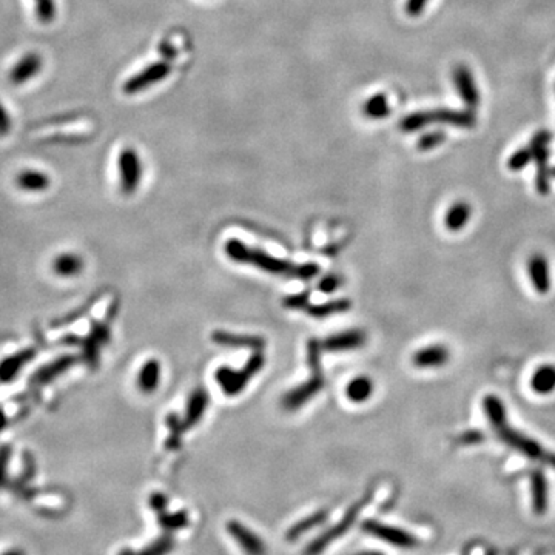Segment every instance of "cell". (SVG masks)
I'll return each instance as SVG.
<instances>
[{"label": "cell", "instance_id": "6da1fadb", "mask_svg": "<svg viewBox=\"0 0 555 555\" xmlns=\"http://www.w3.org/2000/svg\"><path fill=\"white\" fill-rule=\"evenodd\" d=\"M225 253L231 261L254 266L272 275L310 280V278H315L319 273V267L317 264H291L289 261L273 258L264 252L257 250V248L248 247L238 239H230L225 244Z\"/></svg>", "mask_w": 555, "mask_h": 555}, {"label": "cell", "instance_id": "7a4b0ae2", "mask_svg": "<svg viewBox=\"0 0 555 555\" xmlns=\"http://www.w3.org/2000/svg\"><path fill=\"white\" fill-rule=\"evenodd\" d=\"M430 123H446L458 128H473L477 123V116L471 109H452L440 108L434 112H416L401 119L400 128L404 133H413L425 128Z\"/></svg>", "mask_w": 555, "mask_h": 555}, {"label": "cell", "instance_id": "3957f363", "mask_svg": "<svg viewBox=\"0 0 555 555\" xmlns=\"http://www.w3.org/2000/svg\"><path fill=\"white\" fill-rule=\"evenodd\" d=\"M495 432H496V435L500 436V440L503 443H506L509 448L518 450L526 458L532 459V462H538V463H543L546 466L555 467V454H554V452L543 448L542 444L534 440V438H531L528 435L522 434L520 430H515L512 427H509V425H505L503 427L496 429Z\"/></svg>", "mask_w": 555, "mask_h": 555}, {"label": "cell", "instance_id": "277c9868", "mask_svg": "<svg viewBox=\"0 0 555 555\" xmlns=\"http://www.w3.org/2000/svg\"><path fill=\"white\" fill-rule=\"evenodd\" d=\"M262 366H264V356H262V353L257 352L241 370H233L230 367H219L216 370L215 378L218 384L221 386V389L227 393L229 397H236L238 393L245 389L248 381L258 374Z\"/></svg>", "mask_w": 555, "mask_h": 555}, {"label": "cell", "instance_id": "5b68a950", "mask_svg": "<svg viewBox=\"0 0 555 555\" xmlns=\"http://www.w3.org/2000/svg\"><path fill=\"white\" fill-rule=\"evenodd\" d=\"M552 139L551 131L547 130H540L537 133L532 136L529 142V149L532 151V156L535 159L537 164V178H535V185L537 192L540 195H547L549 193V178H551V170L547 167V160H549V142Z\"/></svg>", "mask_w": 555, "mask_h": 555}, {"label": "cell", "instance_id": "8992f818", "mask_svg": "<svg viewBox=\"0 0 555 555\" xmlns=\"http://www.w3.org/2000/svg\"><path fill=\"white\" fill-rule=\"evenodd\" d=\"M119 184L123 195H133L139 188L142 179V164L137 151L133 149H123L118 160Z\"/></svg>", "mask_w": 555, "mask_h": 555}, {"label": "cell", "instance_id": "52a82bcc", "mask_svg": "<svg viewBox=\"0 0 555 555\" xmlns=\"http://www.w3.org/2000/svg\"><path fill=\"white\" fill-rule=\"evenodd\" d=\"M312 378L304 384L295 387L294 390L286 393V397L282 398V407L286 411H296L303 404L307 403L317 393L324 387V377L323 369H312Z\"/></svg>", "mask_w": 555, "mask_h": 555}, {"label": "cell", "instance_id": "ba28073f", "mask_svg": "<svg viewBox=\"0 0 555 555\" xmlns=\"http://www.w3.org/2000/svg\"><path fill=\"white\" fill-rule=\"evenodd\" d=\"M169 75H170V65L165 62H156L150 65V67L144 68L142 71H139L137 75L131 76L127 82L123 84L122 90L126 94H137L160 82V80H164Z\"/></svg>", "mask_w": 555, "mask_h": 555}, {"label": "cell", "instance_id": "9c48e42d", "mask_svg": "<svg viewBox=\"0 0 555 555\" xmlns=\"http://www.w3.org/2000/svg\"><path fill=\"white\" fill-rule=\"evenodd\" d=\"M452 80H454L455 90L459 98L469 108H477L480 105V91L477 89L476 79L472 76V71L466 65H457L452 71Z\"/></svg>", "mask_w": 555, "mask_h": 555}, {"label": "cell", "instance_id": "30bf717a", "mask_svg": "<svg viewBox=\"0 0 555 555\" xmlns=\"http://www.w3.org/2000/svg\"><path fill=\"white\" fill-rule=\"evenodd\" d=\"M43 67L42 56L38 53H28L20 57L17 63L10 70L8 80L14 86L24 85L39 75Z\"/></svg>", "mask_w": 555, "mask_h": 555}, {"label": "cell", "instance_id": "8fae6325", "mask_svg": "<svg viewBox=\"0 0 555 555\" xmlns=\"http://www.w3.org/2000/svg\"><path fill=\"white\" fill-rule=\"evenodd\" d=\"M528 275L532 287L538 294H547L551 290V268L549 262L542 253H534L528 259Z\"/></svg>", "mask_w": 555, "mask_h": 555}, {"label": "cell", "instance_id": "7c38bea8", "mask_svg": "<svg viewBox=\"0 0 555 555\" xmlns=\"http://www.w3.org/2000/svg\"><path fill=\"white\" fill-rule=\"evenodd\" d=\"M450 360V350L443 344L427 346L416 350L412 356V363L418 369H438L446 366Z\"/></svg>", "mask_w": 555, "mask_h": 555}, {"label": "cell", "instance_id": "4fadbf2b", "mask_svg": "<svg viewBox=\"0 0 555 555\" xmlns=\"http://www.w3.org/2000/svg\"><path fill=\"white\" fill-rule=\"evenodd\" d=\"M367 337L363 330H349L344 333L333 335L321 342V347L328 352H344V350L361 349L366 344Z\"/></svg>", "mask_w": 555, "mask_h": 555}, {"label": "cell", "instance_id": "5bb4252c", "mask_svg": "<svg viewBox=\"0 0 555 555\" xmlns=\"http://www.w3.org/2000/svg\"><path fill=\"white\" fill-rule=\"evenodd\" d=\"M211 340H213L216 344H221L224 347H236V349H252V350H259L264 349L266 341L259 337H253V335H235L229 332H221L216 330L211 335Z\"/></svg>", "mask_w": 555, "mask_h": 555}, {"label": "cell", "instance_id": "9a60e30c", "mask_svg": "<svg viewBox=\"0 0 555 555\" xmlns=\"http://www.w3.org/2000/svg\"><path fill=\"white\" fill-rule=\"evenodd\" d=\"M16 185L22 192L42 193L51 187V179L47 173L40 170H22L16 176Z\"/></svg>", "mask_w": 555, "mask_h": 555}, {"label": "cell", "instance_id": "2e32d148", "mask_svg": "<svg viewBox=\"0 0 555 555\" xmlns=\"http://www.w3.org/2000/svg\"><path fill=\"white\" fill-rule=\"evenodd\" d=\"M51 267H53V272L57 276L75 278L84 272L85 261L77 253L65 252V253L57 254V257L53 259V264H51Z\"/></svg>", "mask_w": 555, "mask_h": 555}, {"label": "cell", "instance_id": "e0dca14e", "mask_svg": "<svg viewBox=\"0 0 555 555\" xmlns=\"http://www.w3.org/2000/svg\"><path fill=\"white\" fill-rule=\"evenodd\" d=\"M207 404H208L207 392L204 389L193 390V393L188 398L185 416H184V420H182V426H184V430H188V429H192L195 425H198L202 418L204 412H206Z\"/></svg>", "mask_w": 555, "mask_h": 555}, {"label": "cell", "instance_id": "ac0fdd59", "mask_svg": "<svg viewBox=\"0 0 555 555\" xmlns=\"http://www.w3.org/2000/svg\"><path fill=\"white\" fill-rule=\"evenodd\" d=\"M472 207L464 201H458L449 207L446 216H444V225L450 231L463 230L467 222L471 221Z\"/></svg>", "mask_w": 555, "mask_h": 555}, {"label": "cell", "instance_id": "d6986e66", "mask_svg": "<svg viewBox=\"0 0 555 555\" xmlns=\"http://www.w3.org/2000/svg\"><path fill=\"white\" fill-rule=\"evenodd\" d=\"M531 387L538 395H549V393H552L555 390V366H552V364L540 366L531 378Z\"/></svg>", "mask_w": 555, "mask_h": 555}, {"label": "cell", "instance_id": "ffe728a7", "mask_svg": "<svg viewBox=\"0 0 555 555\" xmlns=\"http://www.w3.org/2000/svg\"><path fill=\"white\" fill-rule=\"evenodd\" d=\"M483 409L489 420V425H491L495 430L508 425V412L501 398H499L496 395L485 397Z\"/></svg>", "mask_w": 555, "mask_h": 555}, {"label": "cell", "instance_id": "44dd1931", "mask_svg": "<svg viewBox=\"0 0 555 555\" xmlns=\"http://www.w3.org/2000/svg\"><path fill=\"white\" fill-rule=\"evenodd\" d=\"M532 508L537 514H545L547 509V483L543 472L534 471L531 476Z\"/></svg>", "mask_w": 555, "mask_h": 555}, {"label": "cell", "instance_id": "7402d4cb", "mask_svg": "<svg viewBox=\"0 0 555 555\" xmlns=\"http://www.w3.org/2000/svg\"><path fill=\"white\" fill-rule=\"evenodd\" d=\"M160 379V364L156 360H149L137 375V387L144 393H151L158 389Z\"/></svg>", "mask_w": 555, "mask_h": 555}, {"label": "cell", "instance_id": "603a6c76", "mask_svg": "<svg viewBox=\"0 0 555 555\" xmlns=\"http://www.w3.org/2000/svg\"><path fill=\"white\" fill-rule=\"evenodd\" d=\"M374 393V381L367 377H356L347 384L346 395L353 403H364Z\"/></svg>", "mask_w": 555, "mask_h": 555}, {"label": "cell", "instance_id": "cb8c5ba5", "mask_svg": "<svg viewBox=\"0 0 555 555\" xmlns=\"http://www.w3.org/2000/svg\"><path fill=\"white\" fill-rule=\"evenodd\" d=\"M367 528L374 532L375 535L381 537L387 542H390L392 545H397V546H413L415 545V540L406 534V532H401L400 529H393V528H387V526H381L378 523H369Z\"/></svg>", "mask_w": 555, "mask_h": 555}, {"label": "cell", "instance_id": "d4e9b609", "mask_svg": "<svg viewBox=\"0 0 555 555\" xmlns=\"http://www.w3.org/2000/svg\"><path fill=\"white\" fill-rule=\"evenodd\" d=\"M350 309L349 299H337V301H330L319 305H305V312L313 318H326L330 315H337V313H344Z\"/></svg>", "mask_w": 555, "mask_h": 555}, {"label": "cell", "instance_id": "484cf974", "mask_svg": "<svg viewBox=\"0 0 555 555\" xmlns=\"http://www.w3.org/2000/svg\"><path fill=\"white\" fill-rule=\"evenodd\" d=\"M363 112L370 119L387 118L390 114L389 100H387L384 94H375V96L367 99V102L363 107Z\"/></svg>", "mask_w": 555, "mask_h": 555}, {"label": "cell", "instance_id": "4316f807", "mask_svg": "<svg viewBox=\"0 0 555 555\" xmlns=\"http://www.w3.org/2000/svg\"><path fill=\"white\" fill-rule=\"evenodd\" d=\"M167 426L170 429V436L167 440V448L169 449H178L181 446V436L185 432L184 426H182V420H179L178 415H169L167 416Z\"/></svg>", "mask_w": 555, "mask_h": 555}, {"label": "cell", "instance_id": "83f0119b", "mask_svg": "<svg viewBox=\"0 0 555 555\" xmlns=\"http://www.w3.org/2000/svg\"><path fill=\"white\" fill-rule=\"evenodd\" d=\"M30 360L25 353L17 355V356H11L10 360H6L2 367H0V378L3 379V381H8L13 377H16V374L19 372V369L24 366V364Z\"/></svg>", "mask_w": 555, "mask_h": 555}, {"label": "cell", "instance_id": "f1b7e54d", "mask_svg": "<svg viewBox=\"0 0 555 555\" xmlns=\"http://www.w3.org/2000/svg\"><path fill=\"white\" fill-rule=\"evenodd\" d=\"M36 16L42 24H51L56 19V2L54 0H34Z\"/></svg>", "mask_w": 555, "mask_h": 555}, {"label": "cell", "instance_id": "f546056e", "mask_svg": "<svg viewBox=\"0 0 555 555\" xmlns=\"http://www.w3.org/2000/svg\"><path fill=\"white\" fill-rule=\"evenodd\" d=\"M532 159H534V156H532V151H531L529 145H528V147L517 150V151L514 153V155L509 158V160H508V169H509V170H512V172L523 170L524 167L528 165Z\"/></svg>", "mask_w": 555, "mask_h": 555}, {"label": "cell", "instance_id": "4dcf8cb0", "mask_svg": "<svg viewBox=\"0 0 555 555\" xmlns=\"http://www.w3.org/2000/svg\"><path fill=\"white\" fill-rule=\"evenodd\" d=\"M444 141H446V135H444L440 130H435V131H430V133H426L425 136H421L416 145H418V150L429 151V150L436 149L438 145H441Z\"/></svg>", "mask_w": 555, "mask_h": 555}, {"label": "cell", "instance_id": "1f68e13d", "mask_svg": "<svg viewBox=\"0 0 555 555\" xmlns=\"http://www.w3.org/2000/svg\"><path fill=\"white\" fill-rule=\"evenodd\" d=\"M341 284H342V280L338 275H327L326 278L321 280L318 289L323 291V294H333L335 290L340 289Z\"/></svg>", "mask_w": 555, "mask_h": 555}, {"label": "cell", "instance_id": "d6a6232c", "mask_svg": "<svg viewBox=\"0 0 555 555\" xmlns=\"http://www.w3.org/2000/svg\"><path fill=\"white\" fill-rule=\"evenodd\" d=\"M307 299H309L307 294L294 295V296H289L284 299V305L289 309H305V305H307Z\"/></svg>", "mask_w": 555, "mask_h": 555}, {"label": "cell", "instance_id": "836d02e7", "mask_svg": "<svg viewBox=\"0 0 555 555\" xmlns=\"http://www.w3.org/2000/svg\"><path fill=\"white\" fill-rule=\"evenodd\" d=\"M427 2H429V0H407V2H406V13L409 14V16H412V17L420 16V14L423 13V10H425V6L427 5Z\"/></svg>", "mask_w": 555, "mask_h": 555}, {"label": "cell", "instance_id": "e575fe53", "mask_svg": "<svg viewBox=\"0 0 555 555\" xmlns=\"http://www.w3.org/2000/svg\"><path fill=\"white\" fill-rule=\"evenodd\" d=\"M11 130V119L8 113H6L5 107L0 102V136H6Z\"/></svg>", "mask_w": 555, "mask_h": 555}, {"label": "cell", "instance_id": "d590c367", "mask_svg": "<svg viewBox=\"0 0 555 555\" xmlns=\"http://www.w3.org/2000/svg\"><path fill=\"white\" fill-rule=\"evenodd\" d=\"M0 555H26L24 551L22 549H19V547H13V549H8V551H5V552H2Z\"/></svg>", "mask_w": 555, "mask_h": 555}, {"label": "cell", "instance_id": "8d00e7d4", "mask_svg": "<svg viewBox=\"0 0 555 555\" xmlns=\"http://www.w3.org/2000/svg\"><path fill=\"white\" fill-rule=\"evenodd\" d=\"M551 176H554V178H555V169H552V170H551Z\"/></svg>", "mask_w": 555, "mask_h": 555}]
</instances>
